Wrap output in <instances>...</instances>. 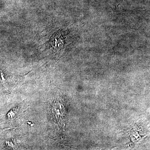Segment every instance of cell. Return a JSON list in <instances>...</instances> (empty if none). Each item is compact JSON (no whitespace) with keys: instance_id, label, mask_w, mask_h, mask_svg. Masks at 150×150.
<instances>
[{"instance_id":"obj_1","label":"cell","mask_w":150,"mask_h":150,"mask_svg":"<svg viewBox=\"0 0 150 150\" xmlns=\"http://www.w3.org/2000/svg\"><path fill=\"white\" fill-rule=\"evenodd\" d=\"M0 80L1 81H3L5 80L4 77L2 76L1 74L0 73Z\"/></svg>"}]
</instances>
